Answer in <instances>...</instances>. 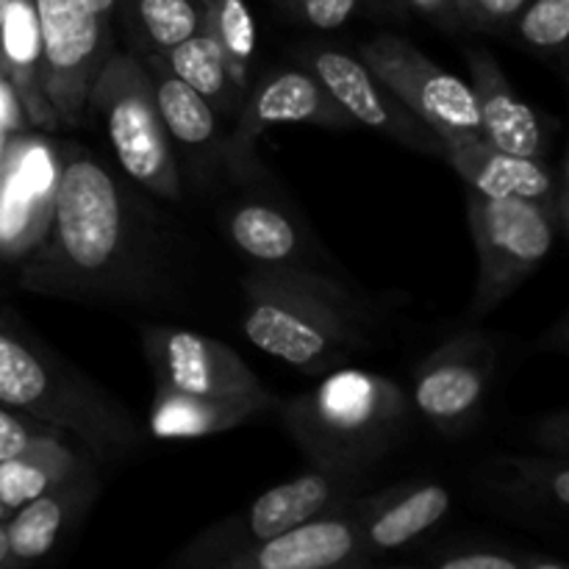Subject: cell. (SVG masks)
Wrapping results in <instances>:
<instances>
[{
    "instance_id": "cell-1",
    "label": "cell",
    "mask_w": 569,
    "mask_h": 569,
    "mask_svg": "<svg viewBox=\"0 0 569 569\" xmlns=\"http://www.w3.org/2000/svg\"><path fill=\"white\" fill-rule=\"evenodd\" d=\"M131 267V217L111 172L87 153L61 156L48 233L22 267V283L48 295L126 292Z\"/></svg>"
},
{
    "instance_id": "cell-2",
    "label": "cell",
    "mask_w": 569,
    "mask_h": 569,
    "mask_svg": "<svg viewBox=\"0 0 569 569\" xmlns=\"http://www.w3.org/2000/svg\"><path fill=\"white\" fill-rule=\"evenodd\" d=\"M156 398L150 433L156 439H198L231 431L276 406L248 361L217 339L181 328L144 331Z\"/></svg>"
},
{
    "instance_id": "cell-3",
    "label": "cell",
    "mask_w": 569,
    "mask_h": 569,
    "mask_svg": "<svg viewBox=\"0 0 569 569\" xmlns=\"http://www.w3.org/2000/svg\"><path fill=\"white\" fill-rule=\"evenodd\" d=\"M242 331L253 348L300 372H333L367 350V320L348 289L300 264H259L242 281Z\"/></svg>"
},
{
    "instance_id": "cell-4",
    "label": "cell",
    "mask_w": 569,
    "mask_h": 569,
    "mask_svg": "<svg viewBox=\"0 0 569 569\" xmlns=\"http://www.w3.org/2000/svg\"><path fill=\"white\" fill-rule=\"evenodd\" d=\"M281 422L317 470L365 478L400 448L411 406L389 378L339 367L311 392L283 400Z\"/></svg>"
},
{
    "instance_id": "cell-5",
    "label": "cell",
    "mask_w": 569,
    "mask_h": 569,
    "mask_svg": "<svg viewBox=\"0 0 569 569\" xmlns=\"http://www.w3.org/2000/svg\"><path fill=\"white\" fill-rule=\"evenodd\" d=\"M0 403L70 433L92 456L139 445L142 431L98 383L0 320Z\"/></svg>"
},
{
    "instance_id": "cell-6",
    "label": "cell",
    "mask_w": 569,
    "mask_h": 569,
    "mask_svg": "<svg viewBox=\"0 0 569 569\" xmlns=\"http://www.w3.org/2000/svg\"><path fill=\"white\" fill-rule=\"evenodd\" d=\"M87 111H94L103 120L109 142L126 176L161 198L181 194L176 156L156 111L153 87H150V72L144 61L131 53L106 56L89 87Z\"/></svg>"
},
{
    "instance_id": "cell-7",
    "label": "cell",
    "mask_w": 569,
    "mask_h": 569,
    "mask_svg": "<svg viewBox=\"0 0 569 569\" xmlns=\"http://www.w3.org/2000/svg\"><path fill=\"white\" fill-rule=\"evenodd\" d=\"M470 228L478 250V283L472 311L498 309L550 256L565 211L522 198H483L470 192Z\"/></svg>"
},
{
    "instance_id": "cell-8",
    "label": "cell",
    "mask_w": 569,
    "mask_h": 569,
    "mask_svg": "<svg viewBox=\"0 0 569 569\" xmlns=\"http://www.w3.org/2000/svg\"><path fill=\"white\" fill-rule=\"evenodd\" d=\"M361 478L333 476L326 470H309L287 483H278L270 492L256 498L239 515L226 517L206 528L192 539L176 559L172 567L189 569H222L228 559L278 537L287 528L300 526L317 515L337 509L356 498Z\"/></svg>"
},
{
    "instance_id": "cell-9",
    "label": "cell",
    "mask_w": 569,
    "mask_h": 569,
    "mask_svg": "<svg viewBox=\"0 0 569 569\" xmlns=\"http://www.w3.org/2000/svg\"><path fill=\"white\" fill-rule=\"evenodd\" d=\"M42 39L44 92L59 126L76 128L87 117V98L109 56V22L87 0H33Z\"/></svg>"
},
{
    "instance_id": "cell-10",
    "label": "cell",
    "mask_w": 569,
    "mask_h": 569,
    "mask_svg": "<svg viewBox=\"0 0 569 569\" xmlns=\"http://www.w3.org/2000/svg\"><path fill=\"white\" fill-rule=\"evenodd\" d=\"M359 53L367 70L406 109L415 111L431 131H437L439 139L453 133H481V117L470 83L433 64L409 39L378 33L376 39L361 44Z\"/></svg>"
},
{
    "instance_id": "cell-11",
    "label": "cell",
    "mask_w": 569,
    "mask_h": 569,
    "mask_svg": "<svg viewBox=\"0 0 569 569\" xmlns=\"http://www.w3.org/2000/svg\"><path fill=\"white\" fill-rule=\"evenodd\" d=\"M59 150L11 133L0 167V259H28L44 239L59 183Z\"/></svg>"
},
{
    "instance_id": "cell-12",
    "label": "cell",
    "mask_w": 569,
    "mask_h": 569,
    "mask_svg": "<svg viewBox=\"0 0 569 569\" xmlns=\"http://www.w3.org/2000/svg\"><path fill=\"white\" fill-rule=\"evenodd\" d=\"M492 370L495 348L487 333H456L417 367V411L445 433L461 431L487 398Z\"/></svg>"
},
{
    "instance_id": "cell-13",
    "label": "cell",
    "mask_w": 569,
    "mask_h": 569,
    "mask_svg": "<svg viewBox=\"0 0 569 569\" xmlns=\"http://www.w3.org/2000/svg\"><path fill=\"white\" fill-rule=\"evenodd\" d=\"M306 64L320 78L331 98L348 111V117L370 131L383 133L406 148L422 153L442 156V139L426 126L415 111L406 109L361 59L342 53V50L317 48L306 53Z\"/></svg>"
},
{
    "instance_id": "cell-14",
    "label": "cell",
    "mask_w": 569,
    "mask_h": 569,
    "mask_svg": "<svg viewBox=\"0 0 569 569\" xmlns=\"http://www.w3.org/2000/svg\"><path fill=\"white\" fill-rule=\"evenodd\" d=\"M442 156L465 178L470 192L483 198H522L537 203L565 206V178L548 159L506 153L489 144L481 133H453L442 137Z\"/></svg>"
},
{
    "instance_id": "cell-15",
    "label": "cell",
    "mask_w": 569,
    "mask_h": 569,
    "mask_svg": "<svg viewBox=\"0 0 569 569\" xmlns=\"http://www.w3.org/2000/svg\"><path fill=\"white\" fill-rule=\"evenodd\" d=\"M361 565H367V556L348 503H342L233 556L222 569H333Z\"/></svg>"
},
{
    "instance_id": "cell-16",
    "label": "cell",
    "mask_w": 569,
    "mask_h": 569,
    "mask_svg": "<svg viewBox=\"0 0 569 569\" xmlns=\"http://www.w3.org/2000/svg\"><path fill=\"white\" fill-rule=\"evenodd\" d=\"M287 122H311V126L322 128L353 126L348 111L331 98V92L322 87L315 72L278 70L256 83L250 98L244 100L233 150L248 153L267 128L287 126Z\"/></svg>"
},
{
    "instance_id": "cell-17",
    "label": "cell",
    "mask_w": 569,
    "mask_h": 569,
    "mask_svg": "<svg viewBox=\"0 0 569 569\" xmlns=\"http://www.w3.org/2000/svg\"><path fill=\"white\" fill-rule=\"evenodd\" d=\"M450 509V492L439 483L383 489L367 500H348V511L356 520L361 550L367 561L406 548L431 531Z\"/></svg>"
},
{
    "instance_id": "cell-18",
    "label": "cell",
    "mask_w": 569,
    "mask_h": 569,
    "mask_svg": "<svg viewBox=\"0 0 569 569\" xmlns=\"http://www.w3.org/2000/svg\"><path fill=\"white\" fill-rule=\"evenodd\" d=\"M472 76V94L481 117V137L506 153L548 159L550 128L506 81L495 56L483 48L467 50Z\"/></svg>"
},
{
    "instance_id": "cell-19",
    "label": "cell",
    "mask_w": 569,
    "mask_h": 569,
    "mask_svg": "<svg viewBox=\"0 0 569 569\" xmlns=\"http://www.w3.org/2000/svg\"><path fill=\"white\" fill-rule=\"evenodd\" d=\"M98 492V478L89 465L11 511L9 520L3 522L6 537H9V567L31 565L48 556L64 537L67 528L81 520L83 509H89Z\"/></svg>"
},
{
    "instance_id": "cell-20",
    "label": "cell",
    "mask_w": 569,
    "mask_h": 569,
    "mask_svg": "<svg viewBox=\"0 0 569 569\" xmlns=\"http://www.w3.org/2000/svg\"><path fill=\"white\" fill-rule=\"evenodd\" d=\"M0 56H3V76L17 106L31 126L56 128V111L44 92L42 39L33 0H9L0 33Z\"/></svg>"
},
{
    "instance_id": "cell-21",
    "label": "cell",
    "mask_w": 569,
    "mask_h": 569,
    "mask_svg": "<svg viewBox=\"0 0 569 569\" xmlns=\"http://www.w3.org/2000/svg\"><path fill=\"white\" fill-rule=\"evenodd\" d=\"M89 450L70 439H37L17 456L0 461V503L9 511L39 498L64 478L89 467Z\"/></svg>"
},
{
    "instance_id": "cell-22",
    "label": "cell",
    "mask_w": 569,
    "mask_h": 569,
    "mask_svg": "<svg viewBox=\"0 0 569 569\" xmlns=\"http://www.w3.org/2000/svg\"><path fill=\"white\" fill-rule=\"evenodd\" d=\"M144 67L150 72L156 111H159V120L164 126L167 137L187 144V148L209 144L217 137V117L214 109H211V100H206L187 81H181L164 64L161 56H150Z\"/></svg>"
},
{
    "instance_id": "cell-23",
    "label": "cell",
    "mask_w": 569,
    "mask_h": 569,
    "mask_svg": "<svg viewBox=\"0 0 569 569\" xmlns=\"http://www.w3.org/2000/svg\"><path fill=\"white\" fill-rule=\"evenodd\" d=\"M233 244L256 264H298L300 233L281 209L267 203H244L228 217Z\"/></svg>"
},
{
    "instance_id": "cell-24",
    "label": "cell",
    "mask_w": 569,
    "mask_h": 569,
    "mask_svg": "<svg viewBox=\"0 0 569 569\" xmlns=\"http://www.w3.org/2000/svg\"><path fill=\"white\" fill-rule=\"evenodd\" d=\"M203 28L220 44L228 76L239 92L250 87V61L256 56V20L244 0H200Z\"/></svg>"
},
{
    "instance_id": "cell-25",
    "label": "cell",
    "mask_w": 569,
    "mask_h": 569,
    "mask_svg": "<svg viewBox=\"0 0 569 569\" xmlns=\"http://www.w3.org/2000/svg\"><path fill=\"white\" fill-rule=\"evenodd\" d=\"M161 59L181 81H187L206 100L226 98L228 89L233 87L231 76H228L226 56H222L220 44L214 42V37L203 26H200L198 33L178 42L176 48L164 50Z\"/></svg>"
},
{
    "instance_id": "cell-26",
    "label": "cell",
    "mask_w": 569,
    "mask_h": 569,
    "mask_svg": "<svg viewBox=\"0 0 569 569\" xmlns=\"http://www.w3.org/2000/svg\"><path fill=\"white\" fill-rule=\"evenodd\" d=\"M133 17L156 50H170L203 26L200 0H133Z\"/></svg>"
},
{
    "instance_id": "cell-27",
    "label": "cell",
    "mask_w": 569,
    "mask_h": 569,
    "mask_svg": "<svg viewBox=\"0 0 569 569\" xmlns=\"http://www.w3.org/2000/svg\"><path fill=\"white\" fill-rule=\"evenodd\" d=\"M511 26L531 50L561 56L569 39V0H528Z\"/></svg>"
},
{
    "instance_id": "cell-28",
    "label": "cell",
    "mask_w": 569,
    "mask_h": 569,
    "mask_svg": "<svg viewBox=\"0 0 569 569\" xmlns=\"http://www.w3.org/2000/svg\"><path fill=\"white\" fill-rule=\"evenodd\" d=\"M517 470L515 495L537 503H553L556 509L569 506V472L561 459L511 461Z\"/></svg>"
},
{
    "instance_id": "cell-29",
    "label": "cell",
    "mask_w": 569,
    "mask_h": 569,
    "mask_svg": "<svg viewBox=\"0 0 569 569\" xmlns=\"http://www.w3.org/2000/svg\"><path fill=\"white\" fill-rule=\"evenodd\" d=\"M37 439H70V442H76V439H72L70 433L61 431V428L33 420V417L11 411L0 403V461L9 459V456H17L20 450H26L28 445L37 442Z\"/></svg>"
},
{
    "instance_id": "cell-30",
    "label": "cell",
    "mask_w": 569,
    "mask_h": 569,
    "mask_svg": "<svg viewBox=\"0 0 569 569\" xmlns=\"http://www.w3.org/2000/svg\"><path fill=\"white\" fill-rule=\"evenodd\" d=\"M292 20L315 28V31H333L345 26L359 9V0H278Z\"/></svg>"
},
{
    "instance_id": "cell-31",
    "label": "cell",
    "mask_w": 569,
    "mask_h": 569,
    "mask_svg": "<svg viewBox=\"0 0 569 569\" xmlns=\"http://www.w3.org/2000/svg\"><path fill=\"white\" fill-rule=\"evenodd\" d=\"M528 0H456L461 26L472 31H503L515 22Z\"/></svg>"
},
{
    "instance_id": "cell-32",
    "label": "cell",
    "mask_w": 569,
    "mask_h": 569,
    "mask_svg": "<svg viewBox=\"0 0 569 569\" xmlns=\"http://www.w3.org/2000/svg\"><path fill=\"white\" fill-rule=\"evenodd\" d=\"M433 567L439 569H526L522 559L500 550H465V553H450L433 559Z\"/></svg>"
},
{
    "instance_id": "cell-33",
    "label": "cell",
    "mask_w": 569,
    "mask_h": 569,
    "mask_svg": "<svg viewBox=\"0 0 569 569\" xmlns=\"http://www.w3.org/2000/svg\"><path fill=\"white\" fill-rule=\"evenodd\" d=\"M415 11H420L422 17L439 26L442 31L456 33L461 28L459 11H456V0H406Z\"/></svg>"
},
{
    "instance_id": "cell-34",
    "label": "cell",
    "mask_w": 569,
    "mask_h": 569,
    "mask_svg": "<svg viewBox=\"0 0 569 569\" xmlns=\"http://www.w3.org/2000/svg\"><path fill=\"white\" fill-rule=\"evenodd\" d=\"M17 126V98L11 94L9 83L0 76V167H3L6 144H9V137L14 133Z\"/></svg>"
},
{
    "instance_id": "cell-35",
    "label": "cell",
    "mask_w": 569,
    "mask_h": 569,
    "mask_svg": "<svg viewBox=\"0 0 569 569\" xmlns=\"http://www.w3.org/2000/svg\"><path fill=\"white\" fill-rule=\"evenodd\" d=\"M87 3H89V9H92L94 14L100 17V20L109 22L111 11H114V6H117V0H87Z\"/></svg>"
},
{
    "instance_id": "cell-36",
    "label": "cell",
    "mask_w": 569,
    "mask_h": 569,
    "mask_svg": "<svg viewBox=\"0 0 569 569\" xmlns=\"http://www.w3.org/2000/svg\"><path fill=\"white\" fill-rule=\"evenodd\" d=\"M0 569H9V537L3 522H0Z\"/></svg>"
},
{
    "instance_id": "cell-37",
    "label": "cell",
    "mask_w": 569,
    "mask_h": 569,
    "mask_svg": "<svg viewBox=\"0 0 569 569\" xmlns=\"http://www.w3.org/2000/svg\"><path fill=\"white\" fill-rule=\"evenodd\" d=\"M6 9H9V0H0V33H3V20H6ZM0 76H3V56H0ZM6 78V76H3Z\"/></svg>"
},
{
    "instance_id": "cell-38",
    "label": "cell",
    "mask_w": 569,
    "mask_h": 569,
    "mask_svg": "<svg viewBox=\"0 0 569 569\" xmlns=\"http://www.w3.org/2000/svg\"><path fill=\"white\" fill-rule=\"evenodd\" d=\"M9 515H11V511H9V509H6V506H3V503H0V522H6V520H9Z\"/></svg>"
}]
</instances>
